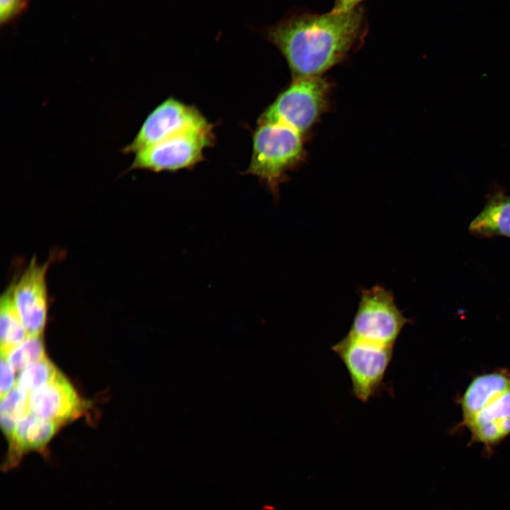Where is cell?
<instances>
[{
  "label": "cell",
  "mask_w": 510,
  "mask_h": 510,
  "mask_svg": "<svg viewBox=\"0 0 510 510\" xmlns=\"http://www.w3.org/2000/svg\"><path fill=\"white\" fill-rule=\"evenodd\" d=\"M27 336V332L14 303L13 284H11L0 299L1 353H8Z\"/></svg>",
  "instance_id": "14"
},
{
  "label": "cell",
  "mask_w": 510,
  "mask_h": 510,
  "mask_svg": "<svg viewBox=\"0 0 510 510\" xmlns=\"http://www.w3.org/2000/svg\"><path fill=\"white\" fill-rule=\"evenodd\" d=\"M510 392V372L500 370L475 378L460 399L461 425L471 421L482 409Z\"/></svg>",
  "instance_id": "11"
},
{
  "label": "cell",
  "mask_w": 510,
  "mask_h": 510,
  "mask_svg": "<svg viewBox=\"0 0 510 510\" xmlns=\"http://www.w3.org/2000/svg\"><path fill=\"white\" fill-rule=\"evenodd\" d=\"M215 142L213 125L188 128L135 153L130 169L154 172L191 169Z\"/></svg>",
  "instance_id": "5"
},
{
  "label": "cell",
  "mask_w": 510,
  "mask_h": 510,
  "mask_svg": "<svg viewBox=\"0 0 510 510\" xmlns=\"http://www.w3.org/2000/svg\"><path fill=\"white\" fill-rule=\"evenodd\" d=\"M472 441L492 447L510 434V392L482 409L465 426Z\"/></svg>",
  "instance_id": "12"
},
{
  "label": "cell",
  "mask_w": 510,
  "mask_h": 510,
  "mask_svg": "<svg viewBox=\"0 0 510 510\" xmlns=\"http://www.w3.org/2000/svg\"><path fill=\"white\" fill-rule=\"evenodd\" d=\"M28 394L16 386L1 398V426L8 440L20 420L28 413Z\"/></svg>",
  "instance_id": "15"
},
{
  "label": "cell",
  "mask_w": 510,
  "mask_h": 510,
  "mask_svg": "<svg viewBox=\"0 0 510 510\" xmlns=\"http://www.w3.org/2000/svg\"><path fill=\"white\" fill-rule=\"evenodd\" d=\"M329 92V85L322 76L294 79L258 122L281 123L305 136L327 108Z\"/></svg>",
  "instance_id": "4"
},
{
  "label": "cell",
  "mask_w": 510,
  "mask_h": 510,
  "mask_svg": "<svg viewBox=\"0 0 510 510\" xmlns=\"http://www.w3.org/2000/svg\"><path fill=\"white\" fill-rule=\"evenodd\" d=\"M13 368L9 364L6 356L1 353V398L13 390L16 384Z\"/></svg>",
  "instance_id": "18"
},
{
  "label": "cell",
  "mask_w": 510,
  "mask_h": 510,
  "mask_svg": "<svg viewBox=\"0 0 510 510\" xmlns=\"http://www.w3.org/2000/svg\"><path fill=\"white\" fill-rule=\"evenodd\" d=\"M210 124L195 106L169 97L147 115L134 139L122 152L135 154L180 131Z\"/></svg>",
  "instance_id": "7"
},
{
  "label": "cell",
  "mask_w": 510,
  "mask_h": 510,
  "mask_svg": "<svg viewBox=\"0 0 510 510\" xmlns=\"http://www.w3.org/2000/svg\"><path fill=\"white\" fill-rule=\"evenodd\" d=\"M411 322L398 308L393 294L376 285L363 289L348 334L369 342L394 347L403 328Z\"/></svg>",
  "instance_id": "6"
},
{
  "label": "cell",
  "mask_w": 510,
  "mask_h": 510,
  "mask_svg": "<svg viewBox=\"0 0 510 510\" xmlns=\"http://www.w3.org/2000/svg\"><path fill=\"white\" fill-rule=\"evenodd\" d=\"M365 0H334L330 10L333 12L341 13L351 11L361 6Z\"/></svg>",
  "instance_id": "20"
},
{
  "label": "cell",
  "mask_w": 510,
  "mask_h": 510,
  "mask_svg": "<svg viewBox=\"0 0 510 510\" xmlns=\"http://www.w3.org/2000/svg\"><path fill=\"white\" fill-rule=\"evenodd\" d=\"M368 24L361 5L347 11H297L260 34L285 57L294 79L321 76L361 45Z\"/></svg>",
  "instance_id": "1"
},
{
  "label": "cell",
  "mask_w": 510,
  "mask_h": 510,
  "mask_svg": "<svg viewBox=\"0 0 510 510\" xmlns=\"http://www.w3.org/2000/svg\"><path fill=\"white\" fill-rule=\"evenodd\" d=\"M477 237L510 238V196L499 189L488 196L487 203L469 225Z\"/></svg>",
  "instance_id": "13"
},
{
  "label": "cell",
  "mask_w": 510,
  "mask_h": 510,
  "mask_svg": "<svg viewBox=\"0 0 510 510\" xmlns=\"http://www.w3.org/2000/svg\"><path fill=\"white\" fill-rule=\"evenodd\" d=\"M2 354L6 356L14 370H22L45 357L41 335H29L8 353Z\"/></svg>",
  "instance_id": "17"
},
{
  "label": "cell",
  "mask_w": 510,
  "mask_h": 510,
  "mask_svg": "<svg viewBox=\"0 0 510 510\" xmlns=\"http://www.w3.org/2000/svg\"><path fill=\"white\" fill-rule=\"evenodd\" d=\"M26 6V0H0V22L5 23L20 13Z\"/></svg>",
  "instance_id": "19"
},
{
  "label": "cell",
  "mask_w": 510,
  "mask_h": 510,
  "mask_svg": "<svg viewBox=\"0 0 510 510\" xmlns=\"http://www.w3.org/2000/svg\"><path fill=\"white\" fill-rule=\"evenodd\" d=\"M48 266V262L39 264L33 257L21 276L12 283L14 303L28 336L41 335L46 324Z\"/></svg>",
  "instance_id": "8"
},
{
  "label": "cell",
  "mask_w": 510,
  "mask_h": 510,
  "mask_svg": "<svg viewBox=\"0 0 510 510\" xmlns=\"http://www.w3.org/2000/svg\"><path fill=\"white\" fill-rule=\"evenodd\" d=\"M305 135L277 122H258L253 134L252 154L245 174L254 175L265 184L274 198L287 172L305 156Z\"/></svg>",
  "instance_id": "2"
},
{
  "label": "cell",
  "mask_w": 510,
  "mask_h": 510,
  "mask_svg": "<svg viewBox=\"0 0 510 510\" xmlns=\"http://www.w3.org/2000/svg\"><path fill=\"white\" fill-rule=\"evenodd\" d=\"M60 426L28 412L18 423L8 440V450L2 464V470L7 472L16 468L29 453H45L47 445Z\"/></svg>",
  "instance_id": "10"
},
{
  "label": "cell",
  "mask_w": 510,
  "mask_h": 510,
  "mask_svg": "<svg viewBox=\"0 0 510 510\" xmlns=\"http://www.w3.org/2000/svg\"><path fill=\"white\" fill-rule=\"evenodd\" d=\"M85 408L86 403L60 372L28 397L30 414L60 425L79 417Z\"/></svg>",
  "instance_id": "9"
},
{
  "label": "cell",
  "mask_w": 510,
  "mask_h": 510,
  "mask_svg": "<svg viewBox=\"0 0 510 510\" xmlns=\"http://www.w3.org/2000/svg\"><path fill=\"white\" fill-rule=\"evenodd\" d=\"M59 373L55 365L45 357L21 370L16 386L30 395L52 380Z\"/></svg>",
  "instance_id": "16"
},
{
  "label": "cell",
  "mask_w": 510,
  "mask_h": 510,
  "mask_svg": "<svg viewBox=\"0 0 510 510\" xmlns=\"http://www.w3.org/2000/svg\"><path fill=\"white\" fill-rule=\"evenodd\" d=\"M393 348L348 334L332 346L347 370L355 398L366 403L386 390L385 378L392 359Z\"/></svg>",
  "instance_id": "3"
}]
</instances>
